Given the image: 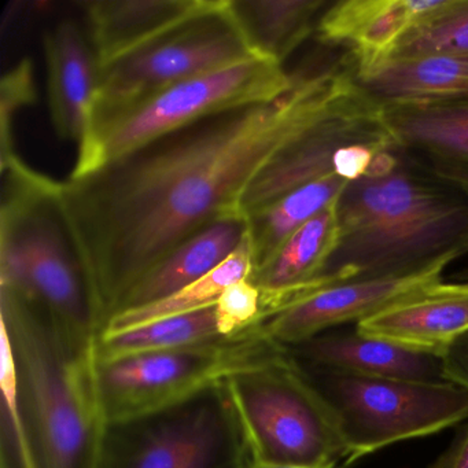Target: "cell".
Returning <instances> with one entry per match:
<instances>
[{
  "instance_id": "1",
  "label": "cell",
  "mask_w": 468,
  "mask_h": 468,
  "mask_svg": "<svg viewBox=\"0 0 468 468\" xmlns=\"http://www.w3.org/2000/svg\"><path fill=\"white\" fill-rule=\"evenodd\" d=\"M290 73L276 100L205 117L59 182V212L103 331L147 272L212 224L243 218L240 199L257 174L363 92L339 48Z\"/></svg>"
},
{
  "instance_id": "2",
  "label": "cell",
  "mask_w": 468,
  "mask_h": 468,
  "mask_svg": "<svg viewBox=\"0 0 468 468\" xmlns=\"http://www.w3.org/2000/svg\"><path fill=\"white\" fill-rule=\"evenodd\" d=\"M339 239L325 268L335 283L399 278L468 254V197L397 150L339 197Z\"/></svg>"
},
{
  "instance_id": "3",
  "label": "cell",
  "mask_w": 468,
  "mask_h": 468,
  "mask_svg": "<svg viewBox=\"0 0 468 468\" xmlns=\"http://www.w3.org/2000/svg\"><path fill=\"white\" fill-rule=\"evenodd\" d=\"M0 319L13 350L17 402L2 410V442L24 468H95L103 421L92 349L70 344L48 314L0 289Z\"/></svg>"
},
{
  "instance_id": "4",
  "label": "cell",
  "mask_w": 468,
  "mask_h": 468,
  "mask_svg": "<svg viewBox=\"0 0 468 468\" xmlns=\"http://www.w3.org/2000/svg\"><path fill=\"white\" fill-rule=\"evenodd\" d=\"M2 172L0 289L42 309L70 344L92 349L102 322L59 212V182L17 154L2 163Z\"/></svg>"
},
{
  "instance_id": "5",
  "label": "cell",
  "mask_w": 468,
  "mask_h": 468,
  "mask_svg": "<svg viewBox=\"0 0 468 468\" xmlns=\"http://www.w3.org/2000/svg\"><path fill=\"white\" fill-rule=\"evenodd\" d=\"M226 380L168 407L105 421L95 468H249Z\"/></svg>"
},
{
  "instance_id": "6",
  "label": "cell",
  "mask_w": 468,
  "mask_h": 468,
  "mask_svg": "<svg viewBox=\"0 0 468 468\" xmlns=\"http://www.w3.org/2000/svg\"><path fill=\"white\" fill-rule=\"evenodd\" d=\"M292 86L282 65L253 58L164 90L89 125L70 177H81L147 142L231 109L270 102Z\"/></svg>"
},
{
  "instance_id": "7",
  "label": "cell",
  "mask_w": 468,
  "mask_h": 468,
  "mask_svg": "<svg viewBox=\"0 0 468 468\" xmlns=\"http://www.w3.org/2000/svg\"><path fill=\"white\" fill-rule=\"evenodd\" d=\"M226 382L253 462L322 465L346 460L335 412L289 347Z\"/></svg>"
},
{
  "instance_id": "8",
  "label": "cell",
  "mask_w": 468,
  "mask_h": 468,
  "mask_svg": "<svg viewBox=\"0 0 468 468\" xmlns=\"http://www.w3.org/2000/svg\"><path fill=\"white\" fill-rule=\"evenodd\" d=\"M286 346L261 327L240 335L176 349L155 350L97 360L92 382L103 421L152 412L182 401L238 372L270 363Z\"/></svg>"
},
{
  "instance_id": "9",
  "label": "cell",
  "mask_w": 468,
  "mask_h": 468,
  "mask_svg": "<svg viewBox=\"0 0 468 468\" xmlns=\"http://www.w3.org/2000/svg\"><path fill=\"white\" fill-rule=\"evenodd\" d=\"M297 363L338 418L346 465L399 441L427 437L468 418L467 388L449 380L382 379Z\"/></svg>"
},
{
  "instance_id": "10",
  "label": "cell",
  "mask_w": 468,
  "mask_h": 468,
  "mask_svg": "<svg viewBox=\"0 0 468 468\" xmlns=\"http://www.w3.org/2000/svg\"><path fill=\"white\" fill-rule=\"evenodd\" d=\"M229 6L226 0L216 12L101 69L87 127L183 81L256 58Z\"/></svg>"
},
{
  "instance_id": "11",
  "label": "cell",
  "mask_w": 468,
  "mask_h": 468,
  "mask_svg": "<svg viewBox=\"0 0 468 468\" xmlns=\"http://www.w3.org/2000/svg\"><path fill=\"white\" fill-rule=\"evenodd\" d=\"M451 262H440L415 275L333 284L284 309L260 327L268 338L294 346L339 325L357 324L401 298L443 281V271Z\"/></svg>"
},
{
  "instance_id": "12",
  "label": "cell",
  "mask_w": 468,
  "mask_h": 468,
  "mask_svg": "<svg viewBox=\"0 0 468 468\" xmlns=\"http://www.w3.org/2000/svg\"><path fill=\"white\" fill-rule=\"evenodd\" d=\"M380 106L397 152L468 197V101Z\"/></svg>"
},
{
  "instance_id": "13",
  "label": "cell",
  "mask_w": 468,
  "mask_h": 468,
  "mask_svg": "<svg viewBox=\"0 0 468 468\" xmlns=\"http://www.w3.org/2000/svg\"><path fill=\"white\" fill-rule=\"evenodd\" d=\"M446 0H341L324 10L317 23V42L352 57L357 78L390 58L397 43Z\"/></svg>"
},
{
  "instance_id": "14",
  "label": "cell",
  "mask_w": 468,
  "mask_h": 468,
  "mask_svg": "<svg viewBox=\"0 0 468 468\" xmlns=\"http://www.w3.org/2000/svg\"><path fill=\"white\" fill-rule=\"evenodd\" d=\"M224 4L226 0H90L81 7L101 70Z\"/></svg>"
},
{
  "instance_id": "15",
  "label": "cell",
  "mask_w": 468,
  "mask_h": 468,
  "mask_svg": "<svg viewBox=\"0 0 468 468\" xmlns=\"http://www.w3.org/2000/svg\"><path fill=\"white\" fill-rule=\"evenodd\" d=\"M363 335L442 356L468 331V284L437 282L356 324Z\"/></svg>"
},
{
  "instance_id": "16",
  "label": "cell",
  "mask_w": 468,
  "mask_h": 468,
  "mask_svg": "<svg viewBox=\"0 0 468 468\" xmlns=\"http://www.w3.org/2000/svg\"><path fill=\"white\" fill-rule=\"evenodd\" d=\"M336 204L338 201L303 224L267 267L249 278L261 292L265 322L319 290L336 284L325 276L339 239Z\"/></svg>"
},
{
  "instance_id": "17",
  "label": "cell",
  "mask_w": 468,
  "mask_h": 468,
  "mask_svg": "<svg viewBox=\"0 0 468 468\" xmlns=\"http://www.w3.org/2000/svg\"><path fill=\"white\" fill-rule=\"evenodd\" d=\"M287 347L300 363L344 374L413 382L446 380L441 356L363 335L356 325L353 330H328Z\"/></svg>"
},
{
  "instance_id": "18",
  "label": "cell",
  "mask_w": 468,
  "mask_h": 468,
  "mask_svg": "<svg viewBox=\"0 0 468 468\" xmlns=\"http://www.w3.org/2000/svg\"><path fill=\"white\" fill-rule=\"evenodd\" d=\"M43 48L54 131L62 141L80 144L100 78L91 40L78 23L64 20L45 32Z\"/></svg>"
},
{
  "instance_id": "19",
  "label": "cell",
  "mask_w": 468,
  "mask_h": 468,
  "mask_svg": "<svg viewBox=\"0 0 468 468\" xmlns=\"http://www.w3.org/2000/svg\"><path fill=\"white\" fill-rule=\"evenodd\" d=\"M246 232V218H232L194 235L133 287L116 314L158 303L209 275L234 253Z\"/></svg>"
},
{
  "instance_id": "20",
  "label": "cell",
  "mask_w": 468,
  "mask_h": 468,
  "mask_svg": "<svg viewBox=\"0 0 468 468\" xmlns=\"http://www.w3.org/2000/svg\"><path fill=\"white\" fill-rule=\"evenodd\" d=\"M357 80L379 105L468 101V53L390 59Z\"/></svg>"
},
{
  "instance_id": "21",
  "label": "cell",
  "mask_w": 468,
  "mask_h": 468,
  "mask_svg": "<svg viewBox=\"0 0 468 468\" xmlns=\"http://www.w3.org/2000/svg\"><path fill=\"white\" fill-rule=\"evenodd\" d=\"M327 0H229V15L256 58L283 62L316 32Z\"/></svg>"
},
{
  "instance_id": "22",
  "label": "cell",
  "mask_w": 468,
  "mask_h": 468,
  "mask_svg": "<svg viewBox=\"0 0 468 468\" xmlns=\"http://www.w3.org/2000/svg\"><path fill=\"white\" fill-rule=\"evenodd\" d=\"M347 185L346 180L331 175L248 216V239L253 264L251 275L267 267L303 224L335 204Z\"/></svg>"
},
{
  "instance_id": "23",
  "label": "cell",
  "mask_w": 468,
  "mask_h": 468,
  "mask_svg": "<svg viewBox=\"0 0 468 468\" xmlns=\"http://www.w3.org/2000/svg\"><path fill=\"white\" fill-rule=\"evenodd\" d=\"M224 339L218 334L215 305L191 314L144 323L119 333L103 334L92 347L97 360L155 350L176 349Z\"/></svg>"
},
{
  "instance_id": "24",
  "label": "cell",
  "mask_w": 468,
  "mask_h": 468,
  "mask_svg": "<svg viewBox=\"0 0 468 468\" xmlns=\"http://www.w3.org/2000/svg\"><path fill=\"white\" fill-rule=\"evenodd\" d=\"M251 270H253V264H251L250 245H249L248 232H246L245 238L235 249L234 253L209 275L158 303L116 314L108 323L103 334L119 333L144 323L177 316V314H191V312L216 305L224 290L237 282L250 278Z\"/></svg>"
},
{
  "instance_id": "25",
  "label": "cell",
  "mask_w": 468,
  "mask_h": 468,
  "mask_svg": "<svg viewBox=\"0 0 468 468\" xmlns=\"http://www.w3.org/2000/svg\"><path fill=\"white\" fill-rule=\"evenodd\" d=\"M464 53H468V0H446L397 43L388 61Z\"/></svg>"
},
{
  "instance_id": "26",
  "label": "cell",
  "mask_w": 468,
  "mask_h": 468,
  "mask_svg": "<svg viewBox=\"0 0 468 468\" xmlns=\"http://www.w3.org/2000/svg\"><path fill=\"white\" fill-rule=\"evenodd\" d=\"M215 311L218 334L223 338L240 335L265 322L261 292L249 278L227 287Z\"/></svg>"
},
{
  "instance_id": "27",
  "label": "cell",
  "mask_w": 468,
  "mask_h": 468,
  "mask_svg": "<svg viewBox=\"0 0 468 468\" xmlns=\"http://www.w3.org/2000/svg\"><path fill=\"white\" fill-rule=\"evenodd\" d=\"M0 95V122H2V161L15 155L12 138V122L16 113L37 101L34 68L29 59H23L2 79Z\"/></svg>"
},
{
  "instance_id": "28",
  "label": "cell",
  "mask_w": 468,
  "mask_h": 468,
  "mask_svg": "<svg viewBox=\"0 0 468 468\" xmlns=\"http://www.w3.org/2000/svg\"><path fill=\"white\" fill-rule=\"evenodd\" d=\"M441 357L446 380L468 390V331L454 339Z\"/></svg>"
},
{
  "instance_id": "29",
  "label": "cell",
  "mask_w": 468,
  "mask_h": 468,
  "mask_svg": "<svg viewBox=\"0 0 468 468\" xmlns=\"http://www.w3.org/2000/svg\"><path fill=\"white\" fill-rule=\"evenodd\" d=\"M430 468H468V427H465L453 445L441 454Z\"/></svg>"
},
{
  "instance_id": "30",
  "label": "cell",
  "mask_w": 468,
  "mask_h": 468,
  "mask_svg": "<svg viewBox=\"0 0 468 468\" xmlns=\"http://www.w3.org/2000/svg\"><path fill=\"white\" fill-rule=\"evenodd\" d=\"M249 468H338V463L322 465H295V464H267V463L251 462Z\"/></svg>"
},
{
  "instance_id": "31",
  "label": "cell",
  "mask_w": 468,
  "mask_h": 468,
  "mask_svg": "<svg viewBox=\"0 0 468 468\" xmlns=\"http://www.w3.org/2000/svg\"><path fill=\"white\" fill-rule=\"evenodd\" d=\"M449 282H454V283L468 284V267L463 268V270L452 273V275L449 276Z\"/></svg>"
}]
</instances>
